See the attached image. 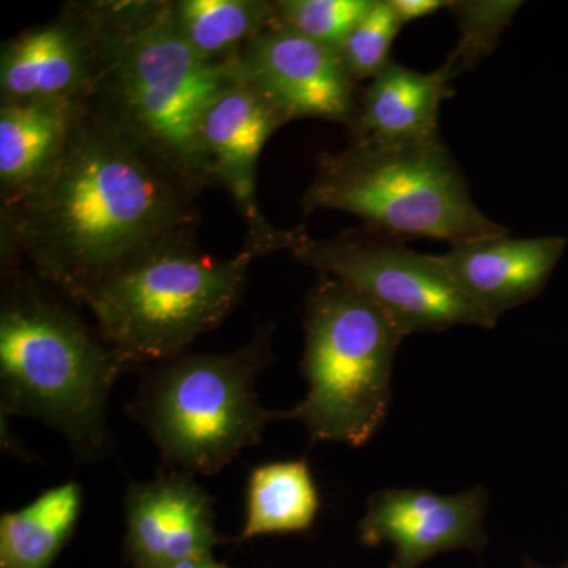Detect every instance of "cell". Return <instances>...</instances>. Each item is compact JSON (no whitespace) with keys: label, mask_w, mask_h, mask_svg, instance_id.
<instances>
[{"label":"cell","mask_w":568,"mask_h":568,"mask_svg":"<svg viewBox=\"0 0 568 568\" xmlns=\"http://www.w3.org/2000/svg\"><path fill=\"white\" fill-rule=\"evenodd\" d=\"M196 190L85 95L58 162L3 200V235L37 278L71 297L144 250L192 234Z\"/></svg>","instance_id":"cell-1"},{"label":"cell","mask_w":568,"mask_h":568,"mask_svg":"<svg viewBox=\"0 0 568 568\" xmlns=\"http://www.w3.org/2000/svg\"><path fill=\"white\" fill-rule=\"evenodd\" d=\"M302 211L347 212L368 230L405 242L435 239L454 246L510 234L474 203L443 138L353 140L342 151L321 153Z\"/></svg>","instance_id":"cell-5"},{"label":"cell","mask_w":568,"mask_h":568,"mask_svg":"<svg viewBox=\"0 0 568 568\" xmlns=\"http://www.w3.org/2000/svg\"><path fill=\"white\" fill-rule=\"evenodd\" d=\"M305 398L280 420L304 425L312 444L366 446L383 428L392 373L406 335L372 301L321 275L305 298Z\"/></svg>","instance_id":"cell-7"},{"label":"cell","mask_w":568,"mask_h":568,"mask_svg":"<svg viewBox=\"0 0 568 568\" xmlns=\"http://www.w3.org/2000/svg\"><path fill=\"white\" fill-rule=\"evenodd\" d=\"M85 95L2 103L0 182L3 200L20 196L58 162Z\"/></svg>","instance_id":"cell-16"},{"label":"cell","mask_w":568,"mask_h":568,"mask_svg":"<svg viewBox=\"0 0 568 568\" xmlns=\"http://www.w3.org/2000/svg\"><path fill=\"white\" fill-rule=\"evenodd\" d=\"M291 253L301 264L347 284L379 306L406 336L455 325L495 328L497 321L474 305L436 254L407 248L376 231H347L316 241L301 230Z\"/></svg>","instance_id":"cell-8"},{"label":"cell","mask_w":568,"mask_h":568,"mask_svg":"<svg viewBox=\"0 0 568 568\" xmlns=\"http://www.w3.org/2000/svg\"><path fill=\"white\" fill-rule=\"evenodd\" d=\"M126 372L80 317L31 280L14 278L0 306V413L51 426L80 462L111 450L108 403Z\"/></svg>","instance_id":"cell-3"},{"label":"cell","mask_w":568,"mask_h":568,"mask_svg":"<svg viewBox=\"0 0 568 568\" xmlns=\"http://www.w3.org/2000/svg\"><path fill=\"white\" fill-rule=\"evenodd\" d=\"M290 122L282 110L250 82L234 80L216 95L197 130L204 183L230 192L248 224L245 248L256 256L293 248L301 230H276L256 201V171L265 142Z\"/></svg>","instance_id":"cell-9"},{"label":"cell","mask_w":568,"mask_h":568,"mask_svg":"<svg viewBox=\"0 0 568 568\" xmlns=\"http://www.w3.org/2000/svg\"><path fill=\"white\" fill-rule=\"evenodd\" d=\"M244 248L219 260L190 234L144 250L71 295L92 313L97 331L123 366L170 361L222 325L244 294L250 265Z\"/></svg>","instance_id":"cell-4"},{"label":"cell","mask_w":568,"mask_h":568,"mask_svg":"<svg viewBox=\"0 0 568 568\" xmlns=\"http://www.w3.org/2000/svg\"><path fill=\"white\" fill-rule=\"evenodd\" d=\"M450 70L432 73L390 62L358 95L353 140L429 141L440 138V104L454 97Z\"/></svg>","instance_id":"cell-15"},{"label":"cell","mask_w":568,"mask_h":568,"mask_svg":"<svg viewBox=\"0 0 568 568\" xmlns=\"http://www.w3.org/2000/svg\"><path fill=\"white\" fill-rule=\"evenodd\" d=\"M519 568H568V559L558 564V566L547 567L540 566V564H537L536 560L530 559L529 556H525V558H523L521 567Z\"/></svg>","instance_id":"cell-25"},{"label":"cell","mask_w":568,"mask_h":568,"mask_svg":"<svg viewBox=\"0 0 568 568\" xmlns=\"http://www.w3.org/2000/svg\"><path fill=\"white\" fill-rule=\"evenodd\" d=\"M78 481L41 493L20 510L0 517V568H51L69 544L82 514Z\"/></svg>","instance_id":"cell-17"},{"label":"cell","mask_w":568,"mask_h":568,"mask_svg":"<svg viewBox=\"0 0 568 568\" xmlns=\"http://www.w3.org/2000/svg\"><path fill=\"white\" fill-rule=\"evenodd\" d=\"M175 28L209 62L230 63L275 20V2L181 0L171 3Z\"/></svg>","instance_id":"cell-19"},{"label":"cell","mask_w":568,"mask_h":568,"mask_svg":"<svg viewBox=\"0 0 568 568\" xmlns=\"http://www.w3.org/2000/svg\"><path fill=\"white\" fill-rule=\"evenodd\" d=\"M272 338L267 325L231 353H183L144 373L126 410L171 469L216 476L280 420V410L265 409L256 390L274 364Z\"/></svg>","instance_id":"cell-6"},{"label":"cell","mask_w":568,"mask_h":568,"mask_svg":"<svg viewBox=\"0 0 568 568\" xmlns=\"http://www.w3.org/2000/svg\"><path fill=\"white\" fill-rule=\"evenodd\" d=\"M320 510V489L305 458L253 467L246 484L244 528L237 541L306 532Z\"/></svg>","instance_id":"cell-18"},{"label":"cell","mask_w":568,"mask_h":568,"mask_svg":"<svg viewBox=\"0 0 568 568\" xmlns=\"http://www.w3.org/2000/svg\"><path fill=\"white\" fill-rule=\"evenodd\" d=\"M373 0H282L276 20L336 52L372 9Z\"/></svg>","instance_id":"cell-21"},{"label":"cell","mask_w":568,"mask_h":568,"mask_svg":"<svg viewBox=\"0 0 568 568\" xmlns=\"http://www.w3.org/2000/svg\"><path fill=\"white\" fill-rule=\"evenodd\" d=\"M168 568H234L230 564L222 562V560L215 559L213 552H205V555L194 556L181 560V562L174 564V566Z\"/></svg>","instance_id":"cell-24"},{"label":"cell","mask_w":568,"mask_h":568,"mask_svg":"<svg viewBox=\"0 0 568 568\" xmlns=\"http://www.w3.org/2000/svg\"><path fill=\"white\" fill-rule=\"evenodd\" d=\"M566 246L560 235L515 239L504 234L454 245L436 256L458 290L499 321L544 291Z\"/></svg>","instance_id":"cell-13"},{"label":"cell","mask_w":568,"mask_h":568,"mask_svg":"<svg viewBox=\"0 0 568 568\" xmlns=\"http://www.w3.org/2000/svg\"><path fill=\"white\" fill-rule=\"evenodd\" d=\"M402 28L388 0H373L372 9L355 26L338 52L355 84L372 81L392 62V44Z\"/></svg>","instance_id":"cell-22"},{"label":"cell","mask_w":568,"mask_h":568,"mask_svg":"<svg viewBox=\"0 0 568 568\" xmlns=\"http://www.w3.org/2000/svg\"><path fill=\"white\" fill-rule=\"evenodd\" d=\"M489 493L470 487L444 496L418 488H386L366 503L358 538L368 548L394 547L388 568H418L443 552L480 555L488 545L484 519Z\"/></svg>","instance_id":"cell-11"},{"label":"cell","mask_w":568,"mask_h":568,"mask_svg":"<svg viewBox=\"0 0 568 568\" xmlns=\"http://www.w3.org/2000/svg\"><path fill=\"white\" fill-rule=\"evenodd\" d=\"M123 514L130 568H168L231 541L216 529L212 496L183 470L130 481Z\"/></svg>","instance_id":"cell-12"},{"label":"cell","mask_w":568,"mask_h":568,"mask_svg":"<svg viewBox=\"0 0 568 568\" xmlns=\"http://www.w3.org/2000/svg\"><path fill=\"white\" fill-rule=\"evenodd\" d=\"M521 7L519 0H450L459 39L444 65L455 80L493 54Z\"/></svg>","instance_id":"cell-20"},{"label":"cell","mask_w":568,"mask_h":568,"mask_svg":"<svg viewBox=\"0 0 568 568\" xmlns=\"http://www.w3.org/2000/svg\"><path fill=\"white\" fill-rule=\"evenodd\" d=\"M97 65L95 41L81 13L32 29L3 48V103L89 95Z\"/></svg>","instance_id":"cell-14"},{"label":"cell","mask_w":568,"mask_h":568,"mask_svg":"<svg viewBox=\"0 0 568 568\" xmlns=\"http://www.w3.org/2000/svg\"><path fill=\"white\" fill-rule=\"evenodd\" d=\"M237 80L250 82L291 121L323 119L351 125L357 114V84L338 52L275 20L230 62Z\"/></svg>","instance_id":"cell-10"},{"label":"cell","mask_w":568,"mask_h":568,"mask_svg":"<svg viewBox=\"0 0 568 568\" xmlns=\"http://www.w3.org/2000/svg\"><path fill=\"white\" fill-rule=\"evenodd\" d=\"M81 17L99 59L89 95L200 189L197 130L234 80L230 63L209 62L190 47L175 28L171 2L104 3L84 7Z\"/></svg>","instance_id":"cell-2"},{"label":"cell","mask_w":568,"mask_h":568,"mask_svg":"<svg viewBox=\"0 0 568 568\" xmlns=\"http://www.w3.org/2000/svg\"><path fill=\"white\" fill-rule=\"evenodd\" d=\"M396 17L405 26L407 22L422 20L436 11L448 9V0H388Z\"/></svg>","instance_id":"cell-23"}]
</instances>
